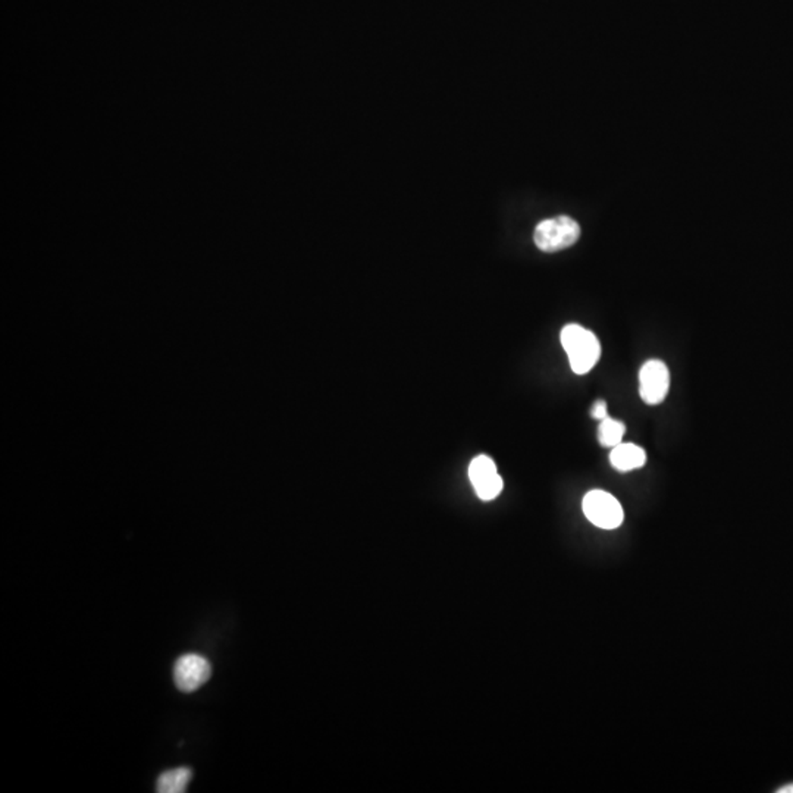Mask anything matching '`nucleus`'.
Wrapping results in <instances>:
<instances>
[{"label":"nucleus","mask_w":793,"mask_h":793,"mask_svg":"<svg viewBox=\"0 0 793 793\" xmlns=\"http://www.w3.org/2000/svg\"><path fill=\"white\" fill-rule=\"evenodd\" d=\"M560 339L576 374H588L600 360V339L592 330L577 323H568L561 330Z\"/></svg>","instance_id":"f257e3e1"},{"label":"nucleus","mask_w":793,"mask_h":793,"mask_svg":"<svg viewBox=\"0 0 793 793\" xmlns=\"http://www.w3.org/2000/svg\"><path fill=\"white\" fill-rule=\"evenodd\" d=\"M580 237V226L568 216L545 219L538 224L533 233L536 247L545 253H556L576 244Z\"/></svg>","instance_id":"f03ea898"},{"label":"nucleus","mask_w":793,"mask_h":793,"mask_svg":"<svg viewBox=\"0 0 793 793\" xmlns=\"http://www.w3.org/2000/svg\"><path fill=\"white\" fill-rule=\"evenodd\" d=\"M585 515L592 524L601 529H616L623 524L624 512L621 504L610 492L594 489L585 496L582 503Z\"/></svg>","instance_id":"7ed1b4c3"},{"label":"nucleus","mask_w":793,"mask_h":793,"mask_svg":"<svg viewBox=\"0 0 793 793\" xmlns=\"http://www.w3.org/2000/svg\"><path fill=\"white\" fill-rule=\"evenodd\" d=\"M670 390V372L661 360H648L640 367L639 395L644 403L656 406L665 401Z\"/></svg>","instance_id":"20e7f679"},{"label":"nucleus","mask_w":793,"mask_h":793,"mask_svg":"<svg viewBox=\"0 0 793 793\" xmlns=\"http://www.w3.org/2000/svg\"><path fill=\"white\" fill-rule=\"evenodd\" d=\"M210 674H212V667L209 661L198 654L180 656L173 667V681L177 688L184 693L198 691L209 681Z\"/></svg>","instance_id":"39448f33"},{"label":"nucleus","mask_w":793,"mask_h":793,"mask_svg":"<svg viewBox=\"0 0 793 793\" xmlns=\"http://www.w3.org/2000/svg\"><path fill=\"white\" fill-rule=\"evenodd\" d=\"M469 478L476 496L483 501H491L503 491L504 482L497 471L496 463L488 455H478L469 466Z\"/></svg>","instance_id":"423d86ee"},{"label":"nucleus","mask_w":793,"mask_h":793,"mask_svg":"<svg viewBox=\"0 0 793 793\" xmlns=\"http://www.w3.org/2000/svg\"><path fill=\"white\" fill-rule=\"evenodd\" d=\"M610 463L619 471H635L647 463V453L637 444L621 443L612 448Z\"/></svg>","instance_id":"0eeeda50"},{"label":"nucleus","mask_w":793,"mask_h":793,"mask_svg":"<svg viewBox=\"0 0 793 793\" xmlns=\"http://www.w3.org/2000/svg\"><path fill=\"white\" fill-rule=\"evenodd\" d=\"M191 779H193V770L189 767L168 770L157 779L156 790L159 793L186 792Z\"/></svg>","instance_id":"6e6552de"},{"label":"nucleus","mask_w":793,"mask_h":793,"mask_svg":"<svg viewBox=\"0 0 793 793\" xmlns=\"http://www.w3.org/2000/svg\"><path fill=\"white\" fill-rule=\"evenodd\" d=\"M626 434V427L621 420L612 419V418H605L601 420L600 427H598V439L603 447L612 448L623 443V436Z\"/></svg>","instance_id":"1a4fd4ad"},{"label":"nucleus","mask_w":793,"mask_h":793,"mask_svg":"<svg viewBox=\"0 0 793 793\" xmlns=\"http://www.w3.org/2000/svg\"><path fill=\"white\" fill-rule=\"evenodd\" d=\"M591 416L596 420H603L607 418V403H605L604 400H598V401L592 404Z\"/></svg>","instance_id":"9d476101"},{"label":"nucleus","mask_w":793,"mask_h":793,"mask_svg":"<svg viewBox=\"0 0 793 793\" xmlns=\"http://www.w3.org/2000/svg\"><path fill=\"white\" fill-rule=\"evenodd\" d=\"M778 793H793V783L792 785L783 786L781 789L778 790Z\"/></svg>","instance_id":"9b49d317"}]
</instances>
